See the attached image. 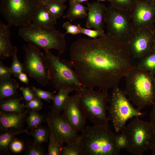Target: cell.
Masks as SVG:
<instances>
[{
  "label": "cell",
  "mask_w": 155,
  "mask_h": 155,
  "mask_svg": "<svg viewBox=\"0 0 155 155\" xmlns=\"http://www.w3.org/2000/svg\"><path fill=\"white\" fill-rule=\"evenodd\" d=\"M26 134L32 136L33 141L36 143L40 144L43 143H47L49 136L48 128L40 125L28 131Z\"/></svg>",
  "instance_id": "cell-25"
},
{
  "label": "cell",
  "mask_w": 155,
  "mask_h": 155,
  "mask_svg": "<svg viewBox=\"0 0 155 155\" xmlns=\"http://www.w3.org/2000/svg\"><path fill=\"white\" fill-rule=\"evenodd\" d=\"M126 45L104 36L92 39L80 38L70 48L69 62L86 88L108 90L118 85L133 66Z\"/></svg>",
  "instance_id": "cell-1"
},
{
  "label": "cell",
  "mask_w": 155,
  "mask_h": 155,
  "mask_svg": "<svg viewBox=\"0 0 155 155\" xmlns=\"http://www.w3.org/2000/svg\"><path fill=\"white\" fill-rule=\"evenodd\" d=\"M153 32L154 34H155V23H154V27L153 30Z\"/></svg>",
  "instance_id": "cell-49"
},
{
  "label": "cell",
  "mask_w": 155,
  "mask_h": 155,
  "mask_svg": "<svg viewBox=\"0 0 155 155\" xmlns=\"http://www.w3.org/2000/svg\"><path fill=\"white\" fill-rule=\"evenodd\" d=\"M113 89L108 106V117L115 132L118 133L125 126L128 120L142 116L143 113L133 107L124 91L118 86Z\"/></svg>",
  "instance_id": "cell-10"
},
{
  "label": "cell",
  "mask_w": 155,
  "mask_h": 155,
  "mask_svg": "<svg viewBox=\"0 0 155 155\" xmlns=\"http://www.w3.org/2000/svg\"><path fill=\"white\" fill-rule=\"evenodd\" d=\"M81 27L80 24L78 25H73L69 21L64 22L62 25V27L66 30L65 33V34H70L72 35L81 34L80 30Z\"/></svg>",
  "instance_id": "cell-37"
},
{
  "label": "cell",
  "mask_w": 155,
  "mask_h": 155,
  "mask_svg": "<svg viewBox=\"0 0 155 155\" xmlns=\"http://www.w3.org/2000/svg\"><path fill=\"white\" fill-rule=\"evenodd\" d=\"M20 89L22 93L23 99L26 103L36 97L32 89L29 87L22 86Z\"/></svg>",
  "instance_id": "cell-39"
},
{
  "label": "cell",
  "mask_w": 155,
  "mask_h": 155,
  "mask_svg": "<svg viewBox=\"0 0 155 155\" xmlns=\"http://www.w3.org/2000/svg\"><path fill=\"white\" fill-rule=\"evenodd\" d=\"M12 74L10 68L5 65L0 61V79L10 78Z\"/></svg>",
  "instance_id": "cell-41"
},
{
  "label": "cell",
  "mask_w": 155,
  "mask_h": 155,
  "mask_svg": "<svg viewBox=\"0 0 155 155\" xmlns=\"http://www.w3.org/2000/svg\"><path fill=\"white\" fill-rule=\"evenodd\" d=\"M32 89L37 97L47 102H51L53 100L54 92L44 91L34 86H32Z\"/></svg>",
  "instance_id": "cell-32"
},
{
  "label": "cell",
  "mask_w": 155,
  "mask_h": 155,
  "mask_svg": "<svg viewBox=\"0 0 155 155\" xmlns=\"http://www.w3.org/2000/svg\"><path fill=\"white\" fill-rule=\"evenodd\" d=\"M81 34H85L94 39L97 38L105 35L103 30H92L84 28H80Z\"/></svg>",
  "instance_id": "cell-38"
},
{
  "label": "cell",
  "mask_w": 155,
  "mask_h": 155,
  "mask_svg": "<svg viewBox=\"0 0 155 155\" xmlns=\"http://www.w3.org/2000/svg\"><path fill=\"white\" fill-rule=\"evenodd\" d=\"M58 0L60 1L61 2H62L63 3L64 2H65L67 1V0Z\"/></svg>",
  "instance_id": "cell-50"
},
{
  "label": "cell",
  "mask_w": 155,
  "mask_h": 155,
  "mask_svg": "<svg viewBox=\"0 0 155 155\" xmlns=\"http://www.w3.org/2000/svg\"><path fill=\"white\" fill-rule=\"evenodd\" d=\"M151 4H154L155 3V0H143Z\"/></svg>",
  "instance_id": "cell-47"
},
{
  "label": "cell",
  "mask_w": 155,
  "mask_h": 155,
  "mask_svg": "<svg viewBox=\"0 0 155 155\" xmlns=\"http://www.w3.org/2000/svg\"><path fill=\"white\" fill-rule=\"evenodd\" d=\"M126 137L125 149L134 155H143L151 149L155 141V129L150 123L136 117L121 130Z\"/></svg>",
  "instance_id": "cell-7"
},
{
  "label": "cell",
  "mask_w": 155,
  "mask_h": 155,
  "mask_svg": "<svg viewBox=\"0 0 155 155\" xmlns=\"http://www.w3.org/2000/svg\"><path fill=\"white\" fill-rule=\"evenodd\" d=\"M12 58L13 61L10 69L13 75L18 78L19 75L24 71L23 64L19 60L16 55L12 57Z\"/></svg>",
  "instance_id": "cell-35"
},
{
  "label": "cell",
  "mask_w": 155,
  "mask_h": 155,
  "mask_svg": "<svg viewBox=\"0 0 155 155\" xmlns=\"http://www.w3.org/2000/svg\"><path fill=\"white\" fill-rule=\"evenodd\" d=\"M28 131L26 129L19 131L15 128H11L4 131L0 132V155H10L9 145L10 142L20 133H26Z\"/></svg>",
  "instance_id": "cell-21"
},
{
  "label": "cell",
  "mask_w": 155,
  "mask_h": 155,
  "mask_svg": "<svg viewBox=\"0 0 155 155\" xmlns=\"http://www.w3.org/2000/svg\"><path fill=\"white\" fill-rule=\"evenodd\" d=\"M80 135V144L82 155H119L121 150L115 142L116 134L109 125L88 126Z\"/></svg>",
  "instance_id": "cell-3"
},
{
  "label": "cell",
  "mask_w": 155,
  "mask_h": 155,
  "mask_svg": "<svg viewBox=\"0 0 155 155\" xmlns=\"http://www.w3.org/2000/svg\"><path fill=\"white\" fill-rule=\"evenodd\" d=\"M18 35L29 44L36 47L44 50H57L59 56L64 53L66 49L65 33H62L54 27H37L31 22L20 27Z\"/></svg>",
  "instance_id": "cell-5"
},
{
  "label": "cell",
  "mask_w": 155,
  "mask_h": 155,
  "mask_svg": "<svg viewBox=\"0 0 155 155\" xmlns=\"http://www.w3.org/2000/svg\"><path fill=\"white\" fill-rule=\"evenodd\" d=\"M41 4L45 5L50 0H38Z\"/></svg>",
  "instance_id": "cell-45"
},
{
  "label": "cell",
  "mask_w": 155,
  "mask_h": 155,
  "mask_svg": "<svg viewBox=\"0 0 155 155\" xmlns=\"http://www.w3.org/2000/svg\"><path fill=\"white\" fill-rule=\"evenodd\" d=\"M152 105V108L150 113V122L155 129V103Z\"/></svg>",
  "instance_id": "cell-42"
},
{
  "label": "cell",
  "mask_w": 155,
  "mask_h": 155,
  "mask_svg": "<svg viewBox=\"0 0 155 155\" xmlns=\"http://www.w3.org/2000/svg\"><path fill=\"white\" fill-rule=\"evenodd\" d=\"M88 12L86 22L88 28H94V30H103L105 22V12L106 7L99 1L88 4L87 7Z\"/></svg>",
  "instance_id": "cell-16"
},
{
  "label": "cell",
  "mask_w": 155,
  "mask_h": 155,
  "mask_svg": "<svg viewBox=\"0 0 155 155\" xmlns=\"http://www.w3.org/2000/svg\"><path fill=\"white\" fill-rule=\"evenodd\" d=\"M23 96L0 101V112L5 113H21L25 110L24 104L21 102Z\"/></svg>",
  "instance_id": "cell-22"
},
{
  "label": "cell",
  "mask_w": 155,
  "mask_h": 155,
  "mask_svg": "<svg viewBox=\"0 0 155 155\" xmlns=\"http://www.w3.org/2000/svg\"><path fill=\"white\" fill-rule=\"evenodd\" d=\"M109 1L113 6L130 11L134 7L135 0H109Z\"/></svg>",
  "instance_id": "cell-31"
},
{
  "label": "cell",
  "mask_w": 155,
  "mask_h": 155,
  "mask_svg": "<svg viewBox=\"0 0 155 155\" xmlns=\"http://www.w3.org/2000/svg\"><path fill=\"white\" fill-rule=\"evenodd\" d=\"M25 146L22 140L16 137L10 143L9 149L12 152L15 154H18L25 150Z\"/></svg>",
  "instance_id": "cell-34"
},
{
  "label": "cell",
  "mask_w": 155,
  "mask_h": 155,
  "mask_svg": "<svg viewBox=\"0 0 155 155\" xmlns=\"http://www.w3.org/2000/svg\"><path fill=\"white\" fill-rule=\"evenodd\" d=\"M32 22L33 26L44 28L54 27L57 23L56 19L49 12L46 5L42 4L39 7Z\"/></svg>",
  "instance_id": "cell-19"
},
{
  "label": "cell",
  "mask_w": 155,
  "mask_h": 155,
  "mask_svg": "<svg viewBox=\"0 0 155 155\" xmlns=\"http://www.w3.org/2000/svg\"><path fill=\"white\" fill-rule=\"evenodd\" d=\"M124 91L139 111L155 103V76L137 66H133L125 76Z\"/></svg>",
  "instance_id": "cell-2"
},
{
  "label": "cell",
  "mask_w": 155,
  "mask_h": 155,
  "mask_svg": "<svg viewBox=\"0 0 155 155\" xmlns=\"http://www.w3.org/2000/svg\"><path fill=\"white\" fill-rule=\"evenodd\" d=\"M115 142L118 148L121 150L126 149L128 144V141L125 135L123 133L117 134L115 138Z\"/></svg>",
  "instance_id": "cell-40"
},
{
  "label": "cell",
  "mask_w": 155,
  "mask_h": 155,
  "mask_svg": "<svg viewBox=\"0 0 155 155\" xmlns=\"http://www.w3.org/2000/svg\"><path fill=\"white\" fill-rule=\"evenodd\" d=\"M40 49L29 44L25 45L24 47L25 55L23 64L24 71L38 83L46 87L49 80L45 56L40 52Z\"/></svg>",
  "instance_id": "cell-11"
},
{
  "label": "cell",
  "mask_w": 155,
  "mask_h": 155,
  "mask_svg": "<svg viewBox=\"0 0 155 155\" xmlns=\"http://www.w3.org/2000/svg\"><path fill=\"white\" fill-rule=\"evenodd\" d=\"M87 10V7L81 3L70 1L69 7L63 18H67L71 22L78 18H85L88 16Z\"/></svg>",
  "instance_id": "cell-23"
},
{
  "label": "cell",
  "mask_w": 155,
  "mask_h": 155,
  "mask_svg": "<svg viewBox=\"0 0 155 155\" xmlns=\"http://www.w3.org/2000/svg\"><path fill=\"white\" fill-rule=\"evenodd\" d=\"M28 114L26 120L27 124L26 129L28 131L41 125L44 122H46V116L40 114L38 111L30 110Z\"/></svg>",
  "instance_id": "cell-27"
},
{
  "label": "cell",
  "mask_w": 155,
  "mask_h": 155,
  "mask_svg": "<svg viewBox=\"0 0 155 155\" xmlns=\"http://www.w3.org/2000/svg\"><path fill=\"white\" fill-rule=\"evenodd\" d=\"M29 109L21 113L0 112V132L13 128L19 131L23 130Z\"/></svg>",
  "instance_id": "cell-17"
},
{
  "label": "cell",
  "mask_w": 155,
  "mask_h": 155,
  "mask_svg": "<svg viewBox=\"0 0 155 155\" xmlns=\"http://www.w3.org/2000/svg\"><path fill=\"white\" fill-rule=\"evenodd\" d=\"M78 95L80 103L86 118L94 125H109L107 104L110 96L108 90L86 88Z\"/></svg>",
  "instance_id": "cell-6"
},
{
  "label": "cell",
  "mask_w": 155,
  "mask_h": 155,
  "mask_svg": "<svg viewBox=\"0 0 155 155\" xmlns=\"http://www.w3.org/2000/svg\"><path fill=\"white\" fill-rule=\"evenodd\" d=\"M152 154L153 155H155V141L153 145V146L151 149Z\"/></svg>",
  "instance_id": "cell-46"
},
{
  "label": "cell",
  "mask_w": 155,
  "mask_h": 155,
  "mask_svg": "<svg viewBox=\"0 0 155 155\" xmlns=\"http://www.w3.org/2000/svg\"><path fill=\"white\" fill-rule=\"evenodd\" d=\"M43 102L40 98L36 97L24 104L25 108L38 111L42 107Z\"/></svg>",
  "instance_id": "cell-36"
},
{
  "label": "cell",
  "mask_w": 155,
  "mask_h": 155,
  "mask_svg": "<svg viewBox=\"0 0 155 155\" xmlns=\"http://www.w3.org/2000/svg\"><path fill=\"white\" fill-rule=\"evenodd\" d=\"M73 91L69 88H65L59 90L57 94L54 95L53 105L49 107L51 110L61 113L69 96V93Z\"/></svg>",
  "instance_id": "cell-24"
},
{
  "label": "cell",
  "mask_w": 155,
  "mask_h": 155,
  "mask_svg": "<svg viewBox=\"0 0 155 155\" xmlns=\"http://www.w3.org/2000/svg\"><path fill=\"white\" fill-rule=\"evenodd\" d=\"M137 66L155 76V51L153 50L141 58Z\"/></svg>",
  "instance_id": "cell-28"
},
{
  "label": "cell",
  "mask_w": 155,
  "mask_h": 155,
  "mask_svg": "<svg viewBox=\"0 0 155 155\" xmlns=\"http://www.w3.org/2000/svg\"><path fill=\"white\" fill-rule=\"evenodd\" d=\"M129 12L134 33L153 30L155 21V3L151 4L143 0H135L134 7Z\"/></svg>",
  "instance_id": "cell-12"
},
{
  "label": "cell",
  "mask_w": 155,
  "mask_h": 155,
  "mask_svg": "<svg viewBox=\"0 0 155 155\" xmlns=\"http://www.w3.org/2000/svg\"><path fill=\"white\" fill-rule=\"evenodd\" d=\"M44 50L48 76L54 88L59 90L69 88L78 93L86 88L79 80L69 61L60 58L49 50Z\"/></svg>",
  "instance_id": "cell-4"
},
{
  "label": "cell",
  "mask_w": 155,
  "mask_h": 155,
  "mask_svg": "<svg viewBox=\"0 0 155 155\" xmlns=\"http://www.w3.org/2000/svg\"><path fill=\"white\" fill-rule=\"evenodd\" d=\"M19 87L18 83L14 79H0V101L21 97L18 90Z\"/></svg>",
  "instance_id": "cell-20"
},
{
  "label": "cell",
  "mask_w": 155,
  "mask_h": 155,
  "mask_svg": "<svg viewBox=\"0 0 155 155\" xmlns=\"http://www.w3.org/2000/svg\"><path fill=\"white\" fill-rule=\"evenodd\" d=\"M154 36L153 40V50L155 51V34H154Z\"/></svg>",
  "instance_id": "cell-48"
},
{
  "label": "cell",
  "mask_w": 155,
  "mask_h": 155,
  "mask_svg": "<svg viewBox=\"0 0 155 155\" xmlns=\"http://www.w3.org/2000/svg\"><path fill=\"white\" fill-rule=\"evenodd\" d=\"M18 78L22 82L26 84H28L29 80L26 74L24 72L21 73L19 75Z\"/></svg>",
  "instance_id": "cell-43"
},
{
  "label": "cell",
  "mask_w": 155,
  "mask_h": 155,
  "mask_svg": "<svg viewBox=\"0 0 155 155\" xmlns=\"http://www.w3.org/2000/svg\"><path fill=\"white\" fill-rule=\"evenodd\" d=\"M105 18L106 34L114 40L127 45L134 34L129 11L110 5L106 7Z\"/></svg>",
  "instance_id": "cell-9"
},
{
  "label": "cell",
  "mask_w": 155,
  "mask_h": 155,
  "mask_svg": "<svg viewBox=\"0 0 155 155\" xmlns=\"http://www.w3.org/2000/svg\"><path fill=\"white\" fill-rule=\"evenodd\" d=\"M46 122L49 125L57 139L63 145L80 144V137L71 127L63 115L51 110L46 116Z\"/></svg>",
  "instance_id": "cell-13"
},
{
  "label": "cell",
  "mask_w": 155,
  "mask_h": 155,
  "mask_svg": "<svg viewBox=\"0 0 155 155\" xmlns=\"http://www.w3.org/2000/svg\"><path fill=\"white\" fill-rule=\"evenodd\" d=\"M62 155H82L80 144H67L63 146Z\"/></svg>",
  "instance_id": "cell-33"
},
{
  "label": "cell",
  "mask_w": 155,
  "mask_h": 155,
  "mask_svg": "<svg viewBox=\"0 0 155 155\" xmlns=\"http://www.w3.org/2000/svg\"><path fill=\"white\" fill-rule=\"evenodd\" d=\"M88 1V0H70V1L72 2H77L80 3H82L83 2Z\"/></svg>",
  "instance_id": "cell-44"
},
{
  "label": "cell",
  "mask_w": 155,
  "mask_h": 155,
  "mask_svg": "<svg viewBox=\"0 0 155 155\" xmlns=\"http://www.w3.org/2000/svg\"><path fill=\"white\" fill-rule=\"evenodd\" d=\"M49 143L47 155H62L63 147L54 134L50 126L48 125Z\"/></svg>",
  "instance_id": "cell-26"
},
{
  "label": "cell",
  "mask_w": 155,
  "mask_h": 155,
  "mask_svg": "<svg viewBox=\"0 0 155 155\" xmlns=\"http://www.w3.org/2000/svg\"><path fill=\"white\" fill-rule=\"evenodd\" d=\"M63 111L62 115L74 131L78 133L85 128L87 118L80 106L77 93L69 96Z\"/></svg>",
  "instance_id": "cell-14"
},
{
  "label": "cell",
  "mask_w": 155,
  "mask_h": 155,
  "mask_svg": "<svg viewBox=\"0 0 155 155\" xmlns=\"http://www.w3.org/2000/svg\"><path fill=\"white\" fill-rule=\"evenodd\" d=\"M10 27L0 21V59L4 60L17 55V48L12 44Z\"/></svg>",
  "instance_id": "cell-18"
},
{
  "label": "cell",
  "mask_w": 155,
  "mask_h": 155,
  "mask_svg": "<svg viewBox=\"0 0 155 155\" xmlns=\"http://www.w3.org/2000/svg\"><path fill=\"white\" fill-rule=\"evenodd\" d=\"M98 1H109V0H97Z\"/></svg>",
  "instance_id": "cell-51"
},
{
  "label": "cell",
  "mask_w": 155,
  "mask_h": 155,
  "mask_svg": "<svg viewBox=\"0 0 155 155\" xmlns=\"http://www.w3.org/2000/svg\"><path fill=\"white\" fill-rule=\"evenodd\" d=\"M63 3L58 0H50L45 5L49 12L57 19L61 17L67 7Z\"/></svg>",
  "instance_id": "cell-29"
},
{
  "label": "cell",
  "mask_w": 155,
  "mask_h": 155,
  "mask_svg": "<svg viewBox=\"0 0 155 155\" xmlns=\"http://www.w3.org/2000/svg\"><path fill=\"white\" fill-rule=\"evenodd\" d=\"M24 150L26 155H47L43 146L28 139L26 140Z\"/></svg>",
  "instance_id": "cell-30"
},
{
  "label": "cell",
  "mask_w": 155,
  "mask_h": 155,
  "mask_svg": "<svg viewBox=\"0 0 155 155\" xmlns=\"http://www.w3.org/2000/svg\"><path fill=\"white\" fill-rule=\"evenodd\" d=\"M41 4L38 0H1L0 13L10 27H20L31 23Z\"/></svg>",
  "instance_id": "cell-8"
},
{
  "label": "cell",
  "mask_w": 155,
  "mask_h": 155,
  "mask_svg": "<svg viewBox=\"0 0 155 155\" xmlns=\"http://www.w3.org/2000/svg\"><path fill=\"white\" fill-rule=\"evenodd\" d=\"M154 36L151 30L134 33L127 45L132 56L141 59L153 51Z\"/></svg>",
  "instance_id": "cell-15"
}]
</instances>
